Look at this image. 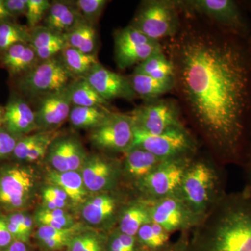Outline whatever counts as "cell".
<instances>
[{
  "label": "cell",
  "instance_id": "cell-1",
  "mask_svg": "<svg viewBox=\"0 0 251 251\" xmlns=\"http://www.w3.org/2000/svg\"><path fill=\"white\" fill-rule=\"evenodd\" d=\"M178 3L179 29L161 42L174 90L208 152L222 166H242L251 133V36Z\"/></svg>",
  "mask_w": 251,
  "mask_h": 251
},
{
  "label": "cell",
  "instance_id": "cell-2",
  "mask_svg": "<svg viewBox=\"0 0 251 251\" xmlns=\"http://www.w3.org/2000/svg\"><path fill=\"white\" fill-rule=\"evenodd\" d=\"M190 251H251V194L226 193L190 232Z\"/></svg>",
  "mask_w": 251,
  "mask_h": 251
},
{
  "label": "cell",
  "instance_id": "cell-3",
  "mask_svg": "<svg viewBox=\"0 0 251 251\" xmlns=\"http://www.w3.org/2000/svg\"><path fill=\"white\" fill-rule=\"evenodd\" d=\"M224 166L210 153L198 151L191 160L178 196L198 215L204 216L226 196Z\"/></svg>",
  "mask_w": 251,
  "mask_h": 251
},
{
  "label": "cell",
  "instance_id": "cell-4",
  "mask_svg": "<svg viewBox=\"0 0 251 251\" xmlns=\"http://www.w3.org/2000/svg\"><path fill=\"white\" fill-rule=\"evenodd\" d=\"M39 178L31 164L0 163V209L6 214L27 210L35 199Z\"/></svg>",
  "mask_w": 251,
  "mask_h": 251
},
{
  "label": "cell",
  "instance_id": "cell-5",
  "mask_svg": "<svg viewBox=\"0 0 251 251\" xmlns=\"http://www.w3.org/2000/svg\"><path fill=\"white\" fill-rule=\"evenodd\" d=\"M179 24L178 0H148L140 4L130 25L149 39L161 42L174 36Z\"/></svg>",
  "mask_w": 251,
  "mask_h": 251
},
{
  "label": "cell",
  "instance_id": "cell-6",
  "mask_svg": "<svg viewBox=\"0 0 251 251\" xmlns=\"http://www.w3.org/2000/svg\"><path fill=\"white\" fill-rule=\"evenodd\" d=\"M194 156L163 160L156 169L130 190L132 196L152 202L178 196L185 172Z\"/></svg>",
  "mask_w": 251,
  "mask_h": 251
},
{
  "label": "cell",
  "instance_id": "cell-7",
  "mask_svg": "<svg viewBox=\"0 0 251 251\" xmlns=\"http://www.w3.org/2000/svg\"><path fill=\"white\" fill-rule=\"evenodd\" d=\"M133 147H139L162 159L194 156L200 151L196 137L184 124L175 126L158 135L135 129Z\"/></svg>",
  "mask_w": 251,
  "mask_h": 251
},
{
  "label": "cell",
  "instance_id": "cell-8",
  "mask_svg": "<svg viewBox=\"0 0 251 251\" xmlns=\"http://www.w3.org/2000/svg\"><path fill=\"white\" fill-rule=\"evenodd\" d=\"M184 8L210 20L220 27L244 36H251V21L239 1L179 0Z\"/></svg>",
  "mask_w": 251,
  "mask_h": 251
},
{
  "label": "cell",
  "instance_id": "cell-9",
  "mask_svg": "<svg viewBox=\"0 0 251 251\" xmlns=\"http://www.w3.org/2000/svg\"><path fill=\"white\" fill-rule=\"evenodd\" d=\"M74 75L62 59L53 57L42 61L18 80V90L26 96H37L57 92L71 85Z\"/></svg>",
  "mask_w": 251,
  "mask_h": 251
},
{
  "label": "cell",
  "instance_id": "cell-10",
  "mask_svg": "<svg viewBox=\"0 0 251 251\" xmlns=\"http://www.w3.org/2000/svg\"><path fill=\"white\" fill-rule=\"evenodd\" d=\"M130 195L123 187L95 195L80 206L81 216L94 229L109 233L116 227L120 211L132 197Z\"/></svg>",
  "mask_w": 251,
  "mask_h": 251
},
{
  "label": "cell",
  "instance_id": "cell-11",
  "mask_svg": "<svg viewBox=\"0 0 251 251\" xmlns=\"http://www.w3.org/2000/svg\"><path fill=\"white\" fill-rule=\"evenodd\" d=\"M90 140L94 147L104 152L125 154L134 141L132 117L112 112L103 124L91 130Z\"/></svg>",
  "mask_w": 251,
  "mask_h": 251
},
{
  "label": "cell",
  "instance_id": "cell-12",
  "mask_svg": "<svg viewBox=\"0 0 251 251\" xmlns=\"http://www.w3.org/2000/svg\"><path fill=\"white\" fill-rule=\"evenodd\" d=\"M129 114L135 129L150 135L160 134L171 127L183 125L181 108L173 99L161 98L145 102Z\"/></svg>",
  "mask_w": 251,
  "mask_h": 251
},
{
  "label": "cell",
  "instance_id": "cell-13",
  "mask_svg": "<svg viewBox=\"0 0 251 251\" xmlns=\"http://www.w3.org/2000/svg\"><path fill=\"white\" fill-rule=\"evenodd\" d=\"M114 42L115 62L120 69L138 65L163 51L161 42L149 39L130 25L115 31Z\"/></svg>",
  "mask_w": 251,
  "mask_h": 251
},
{
  "label": "cell",
  "instance_id": "cell-14",
  "mask_svg": "<svg viewBox=\"0 0 251 251\" xmlns=\"http://www.w3.org/2000/svg\"><path fill=\"white\" fill-rule=\"evenodd\" d=\"M150 204L153 222L171 234L191 232L204 217L195 213L179 196L162 198Z\"/></svg>",
  "mask_w": 251,
  "mask_h": 251
},
{
  "label": "cell",
  "instance_id": "cell-15",
  "mask_svg": "<svg viewBox=\"0 0 251 251\" xmlns=\"http://www.w3.org/2000/svg\"><path fill=\"white\" fill-rule=\"evenodd\" d=\"M86 188L91 193L110 192L122 186V161L105 155L87 156L80 169Z\"/></svg>",
  "mask_w": 251,
  "mask_h": 251
},
{
  "label": "cell",
  "instance_id": "cell-16",
  "mask_svg": "<svg viewBox=\"0 0 251 251\" xmlns=\"http://www.w3.org/2000/svg\"><path fill=\"white\" fill-rule=\"evenodd\" d=\"M72 105L70 85L64 90L44 95L34 111L39 130L54 131L69 118Z\"/></svg>",
  "mask_w": 251,
  "mask_h": 251
},
{
  "label": "cell",
  "instance_id": "cell-17",
  "mask_svg": "<svg viewBox=\"0 0 251 251\" xmlns=\"http://www.w3.org/2000/svg\"><path fill=\"white\" fill-rule=\"evenodd\" d=\"M107 101L116 99L132 100L137 97L129 78L109 70L99 63L84 77Z\"/></svg>",
  "mask_w": 251,
  "mask_h": 251
},
{
  "label": "cell",
  "instance_id": "cell-18",
  "mask_svg": "<svg viewBox=\"0 0 251 251\" xmlns=\"http://www.w3.org/2000/svg\"><path fill=\"white\" fill-rule=\"evenodd\" d=\"M163 160L150 151L133 147L125 153L122 161V186L128 191L156 169Z\"/></svg>",
  "mask_w": 251,
  "mask_h": 251
},
{
  "label": "cell",
  "instance_id": "cell-19",
  "mask_svg": "<svg viewBox=\"0 0 251 251\" xmlns=\"http://www.w3.org/2000/svg\"><path fill=\"white\" fill-rule=\"evenodd\" d=\"M4 109L3 126L15 136L21 138L39 130L35 112L21 96H11Z\"/></svg>",
  "mask_w": 251,
  "mask_h": 251
},
{
  "label": "cell",
  "instance_id": "cell-20",
  "mask_svg": "<svg viewBox=\"0 0 251 251\" xmlns=\"http://www.w3.org/2000/svg\"><path fill=\"white\" fill-rule=\"evenodd\" d=\"M151 222L150 202L132 196L122 206L116 228L122 233L135 237L142 226Z\"/></svg>",
  "mask_w": 251,
  "mask_h": 251
},
{
  "label": "cell",
  "instance_id": "cell-21",
  "mask_svg": "<svg viewBox=\"0 0 251 251\" xmlns=\"http://www.w3.org/2000/svg\"><path fill=\"white\" fill-rule=\"evenodd\" d=\"M48 184L53 185L63 190L72 204L82 205L90 198L80 171L57 172L49 171L46 175Z\"/></svg>",
  "mask_w": 251,
  "mask_h": 251
},
{
  "label": "cell",
  "instance_id": "cell-22",
  "mask_svg": "<svg viewBox=\"0 0 251 251\" xmlns=\"http://www.w3.org/2000/svg\"><path fill=\"white\" fill-rule=\"evenodd\" d=\"M84 20L75 4L73 6L68 2L54 1L46 14L45 27L64 35Z\"/></svg>",
  "mask_w": 251,
  "mask_h": 251
},
{
  "label": "cell",
  "instance_id": "cell-23",
  "mask_svg": "<svg viewBox=\"0 0 251 251\" xmlns=\"http://www.w3.org/2000/svg\"><path fill=\"white\" fill-rule=\"evenodd\" d=\"M0 54V64L12 76H21L29 72L39 59L29 44H16Z\"/></svg>",
  "mask_w": 251,
  "mask_h": 251
},
{
  "label": "cell",
  "instance_id": "cell-24",
  "mask_svg": "<svg viewBox=\"0 0 251 251\" xmlns=\"http://www.w3.org/2000/svg\"><path fill=\"white\" fill-rule=\"evenodd\" d=\"M34 234L38 247L42 251H61L67 249L73 238L82 231L80 225L67 229H57L49 226H37Z\"/></svg>",
  "mask_w": 251,
  "mask_h": 251
},
{
  "label": "cell",
  "instance_id": "cell-25",
  "mask_svg": "<svg viewBox=\"0 0 251 251\" xmlns=\"http://www.w3.org/2000/svg\"><path fill=\"white\" fill-rule=\"evenodd\" d=\"M30 45L35 50L38 58L41 61L53 58L62 52L67 44L64 35L48 29L37 27L30 30Z\"/></svg>",
  "mask_w": 251,
  "mask_h": 251
},
{
  "label": "cell",
  "instance_id": "cell-26",
  "mask_svg": "<svg viewBox=\"0 0 251 251\" xmlns=\"http://www.w3.org/2000/svg\"><path fill=\"white\" fill-rule=\"evenodd\" d=\"M128 78L137 97L143 99L145 102L161 99L162 96L174 90V79L157 80L148 75L134 72Z\"/></svg>",
  "mask_w": 251,
  "mask_h": 251
},
{
  "label": "cell",
  "instance_id": "cell-27",
  "mask_svg": "<svg viewBox=\"0 0 251 251\" xmlns=\"http://www.w3.org/2000/svg\"><path fill=\"white\" fill-rule=\"evenodd\" d=\"M111 112L108 108L74 106L69 120L74 128L92 130L103 124Z\"/></svg>",
  "mask_w": 251,
  "mask_h": 251
},
{
  "label": "cell",
  "instance_id": "cell-28",
  "mask_svg": "<svg viewBox=\"0 0 251 251\" xmlns=\"http://www.w3.org/2000/svg\"><path fill=\"white\" fill-rule=\"evenodd\" d=\"M67 46L85 54H94L97 34L92 23L84 20L72 31L64 34Z\"/></svg>",
  "mask_w": 251,
  "mask_h": 251
},
{
  "label": "cell",
  "instance_id": "cell-29",
  "mask_svg": "<svg viewBox=\"0 0 251 251\" xmlns=\"http://www.w3.org/2000/svg\"><path fill=\"white\" fill-rule=\"evenodd\" d=\"M62 62L73 75L84 77L99 62L95 54H85L66 45L62 50Z\"/></svg>",
  "mask_w": 251,
  "mask_h": 251
},
{
  "label": "cell",
  "instance_id": "cell-30",
  "mask_svg": "<svg viewBox=\"0 0 251 251\" xmlns=\"http://www.w3.org/2000/svg\"><path fill=\"white\" fill-rule=\"evenodd\" d=\"M169 232L156 223L144 225L137 233V240L143 251H156L171 243Z\"/></svg>",
  "mask_w": 251,
  "mask_h": 251
},
{
  "label": "cell",
  "instance_id": "cell-31",
  "mask_svg": "<svg viewBox=\"0 0 251 251\" xmlns=\"http://www.w3.org/2000/svg\"><path fill=\"white\" fill-rule=\"evenodd\" d=\"M70 92L71 99L74 106L108 108L109 102L84 78H80L71 84Z\"/></svg>",
  "mask_w": 251,
  "mask_h": 251
},
{
  "label": "cell",
  "instance_id": "cell-32",
  "mask_svg": "<svg viewBox=\"0 0 251 251\" xmlns=\"http://www.w3.org/2000/svg\"><path fill=\"white\" fill-rule=\"evenodd\" d=\"M133 72L144 74L157 80L174 79L173 64L163 50L137 65Z\"/></svg>",
  "mask_w": 251,
  "mask_h": 251
},
{
  "label": "cell",
  "instance_id": "cell-33",
  "mask_svg": "<svg viewBox=\"0 0 251 251\" xmlns=\"http://www.w3.org/2000/svg\"><path fill=\"white\" fill-rule=\"evenodd\" d=\"M8 229L15 241L30 244L33 235L34 217L27 210L4 214Z\"/></svg>",
  "mask_w": 251,
  "mask_h": 251
},
{
  "label": "cell",
  "instance_id": "cell-34",
  "mask_svg": "<svg viewBox=\"0 0 251 251\" xmlns=\"http://www.w3.org/2000/svg\"><path fill=\"white\" fill-rule=\"evenodd\" d=\"M106 232L85 229L76 234L68 246L67 251H106Z\"/></svg>",
  "mask_w": 251,
  "mask_h": 251
},
{
  "label": "cell",
  "instance_id": "cell-35",
  "mask_svg": "<svg viewBox=\"0 0 251 251\" xmlns=\"http://www.w3.org/2000/svg\"><path fill=\"white\" fill-rule=\"evenodd\" d=\"M36 226H46L57 229L72 228L77 226L75 218L64 209H46L40 207L34 215Z\"/></svg>",
  "mask_w": 251,
  "mask_h": 251
},
{
  "label": "cell",
  "instance_id": "cell-36",
  "mask_svg": "<svg viewBox=\"0 0 251 251\" xmlns=\"http://www.w3.org/2000/svg\"><path fill=\"white\" fill-rule=\"evenodd\" d=\"M72 137L57 136L50 145L46 157L52 171H69V158Z\"/></svg>",
  "mask_w": 251,
  "mask_h": 251
},
{
  "label": "cell",
  "instance_id": "cell-37",
  "mask_svg": "<svg viewBox=\"0 0 251 251\" xmlns=\"http://www.w3.org/2000/svg\"><path fill=\"white\" fill-rule=\"evenodd\" d=\"M29 29L15 22L0 25V54L18 44H30Z\"/></svg>",
  "mask_w": 251,
  "mask_h": 251
},
{
  "label": "cell",
  "instance_id": "cell-38",
  "mask_svg": "<svg viewBox=\"0 0 251 251\" xmlns=\"http://www.w3.org/2000/svg\"><path fill=\"white\" fill-rule=\"evenodd\" d=\"M51 131H41L34 134L22 137L18 140L11 161L24 163L29 153L45 139Z\"/></svg>",
  "mask_w": 251,
  "mask_h": 251
},
{
  "label": "cell",
  "instance_id": "cell-39",
  "mask_svg": "<svg viewBox=\"0 0 251 251\" xmlns=\"http://www.w3.org/2000/svg\"><path fill=\"white\" fill-rule=\"evenodd\" d=\"M106 251H143L136 237L122 233L115 227L108 234Z\"/></svg>",
  "mask_w": 251,
  "mask_h": 251
},
{
  "label": "cell",
  "instance_id": "cell-40",
  "mask_svg": "<svg viewBox=\"0 0 251 251\" xmlns=\"http://www.w3.org/2000/svg\"><path fill=\"white\" fill-rule=\"evenodd\" d=\"M108 2L106 0H78L74 4L84 19L92 23L98 19Z\"/></svg>",
  "mask_w": 251,
  "mask_h": 251
},
{
  "label": "cell",
  "instance_id": "cell-41",
  "mask_svg": "<svg viewBox=\"0 0 251 251\" xmlns=\"http://www.w3.org/2000/svg\"><path fill=\"white\" fill-rule=\"evenodd\" d=\"M49 0H28L27 18L28 27L31 30L37 27V25L46 16L50 7Z\"/></svg>",
  "mask_w": 251,
  "mask_h": 251
},
{
  "label": "cell",
  "instance_id": "cell-42",
  "mask_svg": "<svg viewBox=\"0 0 251 251\" xmlns=\"http://www.w3.org/2000/svg\"><path fill=\"white\" fill-rule=\"evenodd\" d=\"M19 139L4 126L0 128V163L11 159Z\"/></svg>",
  "mask_w": 251,
  "mask_h": 251
},
{
  "label": "cell",
  "instance_id": "cell-43",
  "mask_svg": "<svg viewBox=\"0 0 251 251\" xmlns=\"http://www.w3.org/2000/svg\"><path fill=\"white\" fill-rule=\"evenodd\" d=\"M4 2L8 12L15 19L27 14L28 0H4Z\"/></svg>",
  "mask_w": 251,
  "mask_h": 251
},
{
  "label": "cell",
  "instance_id": "cell-44",
  "mask_svg": "<svg viewBox=\"0 0 251 251\" xmlns=\"http://www.w3.org/2000/svg\"><path fill=\"white\" fill-rule=\"evenodd\" d=\"M190 232H183L174 242H171L166 247L156 251H190Z\"/></svg>",
  "mask_w": 251,
  "mask_h": 251
},
{
  "label": "cell",
  "instance_id": "cell-45",
  "mask_svg": "<svg viewBox=\"0 0 251 251\" xmlns=\"http://www.w3.org/2000/svg\"><path fill=\"white\" fill-rule=\"evenodd\" d=\"M41 199H42V206L41 207L46 209H64L67 210L68 208L72 205V203L61 201L57 198L52 197L45 193H41Z\"/></svg>",
  "mask_w": 251,
  "mask_h": 251
},
{
  "label": "cell",
  "instance_id": "cell-46",
  "mask_svg": "<svg viewBox=\"0 0 251 251\" xmlns=\"http://www.w3.org/2000/svg\"><path fill=\"white\" fill-rule=\"evenodd\" d=\"M242 167L244 168V176H245V186L243 190L251 194V133L245 159Z\"/></svg>",
  "mask_w": 251,
  "mask_h": 251
},
{
  "label": "cell",
  "instance_id": "cell-47",
  "mask_svg": "<svg viewBox=\"0 0 251 251\" xmlns=\"http://www.w3.org/2000/svg\"><path fill=\"white\" fill-rule=\"evenodd\" d=\"M14 241L8 229L4 214L0 211V250L8 247Z\"/></svg>",
  "mask_w": 251,
  "mask_h": 251
},
{
  "label": "cell",
  "instance_id": "cell-48",
  "mask_svg": "<svg viewBox=\"0 0 251 251\" xmlns=\"http://www.w3.org/2000/svg\"><path fill=\"white\" fill-rule=\"evenodd\" d=\"M0 251H34L30 244H26L18 241H14L9 246L1 249Z\"/></svg>",
  "mask_w": 251,
  "mask_h": 251
},
{
  "label": "cell",
  "instance_id": "cell-49",
  "mask_svg": "<svg viewBox=\"0 0 251 251\" xmlns=\"http://www.w3.org/2000/svg\"><path fill=\"white\" fill-rule=\"evenodd\" d=\"M14 20L15 18L8 12L5 7L4 0H0V25L15 22Z\"/></svg>",
  "mask_w": 251,
  "mask_h": 251
},
{
  "label": "cell",
  "instance_id": "cell-50",
  "mask_svg": "<svg viewBox=\"0 0 251 251\" xmlns=\"http://www.w3.org/2000/svg\"><path fill=\"white\" fill-rule=\"evenodd\" d=\"M242 7L244 8L246 11H249L251 12V1H239Z\"/></svg>",
  "mask_w": 251,
  "mask_h": 251
},
{
  "label": "cell",
  "instance_id": "cell-51",
  "mask_svg": "<svg viewBox=\"0 0 251 251\" xmlns=\"http://www.w3.org/2000/svg\"><path fill=\"white\" fill-rule=\"evenodd\" d=\"M4 109L0 106V128L3 126V122H4Z\"/></svg>",
  "mask_w": 251,
  "mask_h": 251
},
{
  "label": "cell",
  "instance_id": "cell-52",
  "mask_svg": "<svg viewBox=\"0 0 251 251\" xmlns=\"http://www.w3.org/2000/svg\"><path fill=\"white\" fill-rule=\"evenodd\" d=\"M66 251V250H64V251Z\"/></svg>",
  "mask_w": 251,
  "mask_h": 251
},
{
  "label": "cell",
  "instance_id": "cell-53",
  "mask_svg": "<svg viewBox=\"0 0 251 251\" xmlns=\"http://www.w3.org/2000/svg\"></svg>",
  "mask_w": 251,
  "mask_h": 251
}]
</instances>
